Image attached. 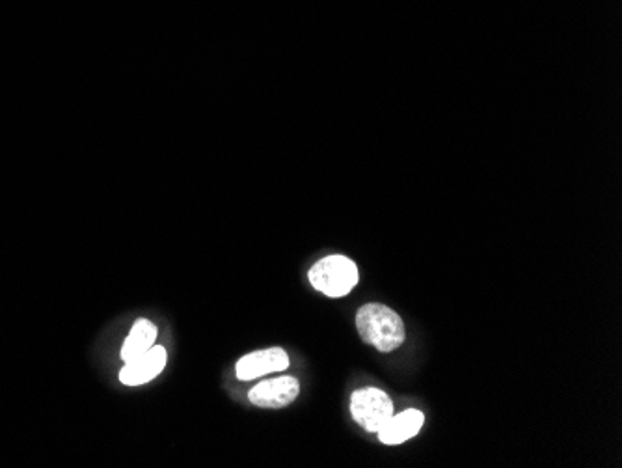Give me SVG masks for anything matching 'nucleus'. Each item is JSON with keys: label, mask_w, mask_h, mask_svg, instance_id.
Wrapping results in <instances>:
<instances>
[{"label": "nucleus", "mask_w": 622, "mask_h": 468, "mask_svg": "<svg viewBox=\"0 0 622 468\" xmlns=\"http://www.w3.org/2000/svg\"><path fill=\"white\" fill-rule=\"evenodd\" d=\"M166 358H168L166 349L161 345H153L144 355L125 362V366L120 372V381L127 386L146 385L163 372L164 366H166Z\"/></svg>", "instance_id": "nucleus-6"}, {"label": "nucleus", "mask_w": 622, "mask_h": 468, "mask_svg": "<svg viewBox=\"0 0 622 468\" xmlns=\"http://www.w3.org/2000/svg\"><path fill=\"white\" fill-rule=\"evenodd\" d=\"M157 340V327L149 319H138L129 332L127 340L123 342L122 358L125 362L135 360L149 351Z\"/></svg>", "instance_id": "nucleus-8"}, {"label": "nucleus", "mask_w": 622, "mask_h": 468, "mask_svg": "<svg viewBox=\"0 0 622 468\" xmlns=\"http://www.w3.org/2000/svg\"><path fill=\"white\" fill-rule=\"evenodd\" d=\"M423 422H425V416L416 409H408L405 413L392 416L379 431L380 442L393 446V444L408 441L420 433Z\"/></svg>", "instance_id": "nucleus-7"}, {"label": "nucleus", "mask_w": 622, "mask_h": 468, "mask_svg": "<svg viewBox=\"0 0 622 468\" xmlns=\"http://www.w3.org/2000/svg\"><path fill=\"white\" fill-rule=\"evenodd\" d=\"M289 366V357L282 347H271L265 351H256L241 358L235 366L237 379L254 381L267 373L284 372Z\"/></svg>", "instance_id": "nucleus-5"}, {"label": "nucleus", "mask_w": 622, "mask_h": 468, "mask_svg": "<svg viewBox=\"0 0 622 468\" xmlns=\"http://www.w3.org/2000/svg\"><path fill=\"white\" fill-rule=\"evenodd\" d=\"M358 278L356 263L341 254L326 256L310 269L311 286L332 299L349 295L358 284Z\"/></svg>", "instance_id": "nucleus-2"}, {"label": "nucleus", "mask_w": 622, "mask_h": 468, "mask_svg": "<svg viewBox=\"0 0 622 468\" xmlns=\"http://www.w3.org/2000/svg\"><path fill=\"white\" fill-rule=\"evenodd\" d=\"M351 414L358 426L369 433H379L393 416V403L386 392L369 386L352 394Z\"/></svg>", "instance_id": "nucleus-3"}, {"label": "nucleus", "mask_w": 622, "mask_h": 468, "mask_svg": "<svg viewBox=\"0 0 622 468\" xmlns=\"http://www.w3.org/2000/svg\"><path fill=\"white\" fill-rule=\"evenodd\" d=\"M356 327L366 344L382 353L395 351L405 344V323L392 308L379 303H369L358 310Z\"/></svg>", "instance_id": "nucleus-1"}, {"label": "nucleus", "mask_w": 622, "mask_h": 468, "mask_svg": "<svg viewBox=\"0 0 622 468\" xmlns=\"http://www.w3.org/2000/svg\"><path fill=\"white\" fill-rule=\"evenodd\" d=\"M300 385L295 377H276L263 381L248 392V400L261 409H284L297 400Z\"/></svg>", "instance_id": "nucleus-4"}]
</instances>
